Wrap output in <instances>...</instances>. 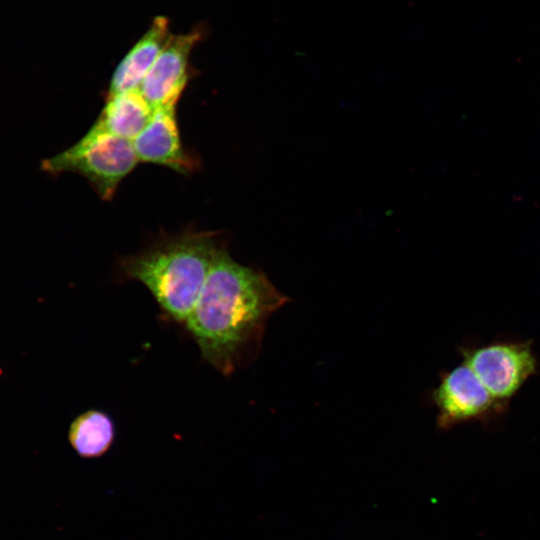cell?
<instances>
[{
	"mask_svg": "<svg viewBox=\"0 0 540 540\" xmlns=\"http://www.w3.org/2000/svg\"><path fill=\"white\" fill-rule=\"evenodd\" d=\"M138 162L131 140L91 126L74 145L43 160L41 167L51 174L77 173L102 200L110 201Z\"/></svg>",
	"mask_w": 540,
	"mask_h": 540,
	"instance_id": "3",
	"label": "cell"
},
{
	"mask_svg": "<svg viewBox=\"0 0 540 540\" xmlns=\"http://www.w3.org/2000/svg\"><path fill=\"white\" fill-rule=\"evenodd\" d=\"M176 106L155 109L146 127L133 140L139 162L161 165L180 174L195 172L198 157L182 143Z\"/></svg>",
	"mask_w": 540,
	"mask_h": 540,
	"instance_id": "7",
	"label": "cell"
},
{
	"mask_svg": "<svg viewBox=\"0 0 540 540\" xmlns=\"http://www.w3.org/2000/svg\"><path fill=\"white\" fill-rule=\"evenodd\" d=\"M222 245L211 231L186 229L165 235L140 252L121 257L117 276L122 282H140L166 318L184 325Z\"/></svg>",
	"mask_w": 540,
	"mask_h": 540,
	"instance_id": "2",
	"label": "cell"
},
{
	"mask_svg": "<svg viewBox=\"0 0 540 540\" xmlns=\"http://www.w3.org/2000/svg\"><path fill=\"white\" fill-rule=\"evenodd\" d=\"M171 36L169 20L156 16L111 75L107 96L140 88L144 78Z\"/></svg>",
	"mask_w": 540,
	"mask_h": 540,
	"instance_id": "8",
	"label": "cell"
},
{
	"mask_svg": "<svg viewBox=\"0 0 540 540\" xmlns=\"http://www.w3.org/2000/svg\"><path fill=\"white\" fill-rule=\"evenodd\" d=\"M289 299L222 245L184 326L202 359L224 376L258 355L268 318Z\"/></svg>",
	"mask_w": 540,
	"mask_h": 540,
	"instance_id": "1",
	"label": "cell"
},
{
	"mask_svg": "<svg viewBox=\"0 0 540 540\" xmlns=\"http://www.w3.org/2000/svg\"><path fill=\"white\" fill-rule=\"evenodd\" d=\"M154 111L140 88L124 91L106 97L92 126L132 141L146 127Z\"/></svg>",
	"mask_w": 540,
	"mask_h": 540,
	"instance_id": "9",
	"label": "cell"
},
{
	"mask_svg": "<svg viewBox=\"0 0 540 540\" xmlns=\"http://www.w3.org/2000/svg\"><path fill=\"white\" fill-rule=\"evenodd\" d=\"M432 398L438 410L437 424L443 429L484 420L506 409L463 361L442 375Z\"/></svg>",
	"mask_w": 540,
	"mask_h": 540,
	"instance_id": "5",
	"label": "cell"
},
{
	"mask_svg": "<svg viewBox=\"0 0 540 540\" xmlns=\"http://www.w3.org/2000/svg\"><path fill=\"white\" fill-rule=\"evenodd\" d=\"M116 426L112 417L99 409H90L71 423L68 439L82 458L94 459L106 454L114 443Z\"/></svg>",
	"mask_w": 540,
	"mask_h": 540,
	"instance_id": "10",
	"label": "cell"
},
{
	"mask_svg": "<svg viewBox=\"0 0 540 540\" xmlns=\"http://www.w3.org/2000/svg\"><path fill=\"white\" fill-rule=\"evenodd\" d=\"M202 37L198 28L171 34L140 86L154 109L177 105L191 76L190 56Z\"/></svg>",
	"mask_w": 540,
	"mask_h": 540,
	"instance_id": "6",
	"label": "cell"
},
{
	"mask_svg": "<svg viewBox=\"0 0 540 540\" xmlns=\"http://www.w3.org/2000/svg\"><path fill=\"white\" fill-rule=\"evenodd\" d=\"M460 351L463 362L504 408L538 370L531 341H498Z\"/></svg>",
	"mask_w": 540,
	"mask_h": 540,
	"instance_id": "4",
	"label": "cell"
}]
</instances>
